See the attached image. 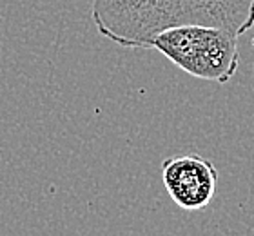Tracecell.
<instances>
[{"mask_svg":"<svg viewBox=\"0 0 254 236\" xmlns=\"http://www.w3.org/2000/svg\"><path fill=\"white\" fill-rule=\"evenodd\" d=\"M96 31L120 47L151 49L176 26H212L242 37L254 26V0H91Z\"/></svg>","mask_w":254,"mask_h":236,"instance_id":"obj_1","label":"cell"},{"mask_svg":"<svg viewBox=\"0 0 254 236\" xmlns=\"http://www.w3.org/2000/svg\"><path fill=\"white\" fill-rule=\"evenodd\" d=\"M151 49L190 77L216 84H227L240 68L238 37L222 27H169L151 40Z\"/></svg>","mask_w":254,"mask_h":236,"instance_id":"obj_2","label":"cell"},{"mask_svg":"<svg viewBox=\"0 0 254 236\" xmlns=\"http://www.w3.org/2000/svg\"><path fill=\"white\" fill-rule=\"evenodd\" d=\"M162 182L178 207L201 211L216 194L218 169L201 155L171 157L162 162Z\"/></svg>","mask_w":254,"mask_h":236,"instance_id":"obj_3","label":"cell"}]
</instances>
